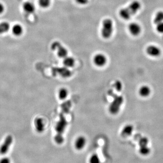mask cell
Wrapping results in <instances>:
<instances>
[{"mask_svg": "<svg viewBox=\"0 0 163 163\" xmlns=\"http://www.w3.org/2000/svg\"><path fill=\"white\" fill-rule=\"evenodd\" d=\"M141 4L137 0L132 1L127 7L123 8L119 11V15L121 17L125 20L130 19L133 15H135L140 10Z\"/></svg>", "mask_w": 163, "mask_h": 163, "instance_id": "obj_1", "label": "cell"}, {"mask_svg": "<svg viewBox=\"0 0 163 163\" xmlns=\"http://www.w3.org/2000/svg\"><path fill=\"white\" fill-rule=\"evenodd\" d=\"M102 25L101 31L102 37L105 39L110 38L113 33V21L111 19H106L103 21Z\"/></svg>", "mask_w": 163, "mask_h": 163, "instance_id": "obj_2", "label": "cell"}, {"mask_svg": "<svg viewBox=\"0 0 163 163\" xmlns=\"http://www.w3.org/2000/svg\"><path fill=\"white\" fill-rule=\"evenodd\" d=\"M124 99L121 96L116 95L114 99L109 107V111L111 114L115 115L119 112L122 104H123Z\"/></svg>", "mask_w": 163, "mask_h": 163, "instance_id": "obj_3", "label": "cell"}, {"mask_svg": "<svg viewBox=\"0 0 163 163\" xmlns=\"http://www.w3.org/2000/svg\"><path fill=\"white\" fill-rule=\"evenodd\" d=\"M51 47L52 50H56L57 55L60 58L64 59L67 56L68 54L67 49L60 42H54L51 44Z\"/></svg>", "mask_w": 163, "mask_h": 163, "instance_id": "obj_4", "label": "cell"}, {"mask_svg": "<svg viewBox=\"0 0 163 163\" xmlns=\"http://www.w3.org/2000/svg\"><path fill=\"white\" fill-rule=\"evenodd\" d=\"M93 62L96 66L103 67L107 64L108 59L105 55L102 53H98L93 57Z\"/></svg>", "mask_w": 163, "mask_h": 163, "instance_id": "obj_5", "label": "cell"}, {"mask_svg": "<svg viewBox=\"0 0 163 163\" xmlns=\"http://www.w3.org/2000/svg\"><path fill=\"white\" fill-rule=\"evenodd\" d=\"M13 140V139L12 135H9L7 136L3 144L0 146L1 154L4 155L8 152L11 145L12 144Z\"/></svg>", "mask_w": 163, "mask_h": 163, "instance_id": "obj_6", "label": "cell"}, {"mask_svg": "<svg viewBox=\"0 0 163 163\" xmlns=\"http://www.w3.org/2000/svg\"><path fill=\"white\" fill-rule=\"evenodd\" d=\"M128 30L132 36H139L141 33L142 29L141 26L138 23L136 22H132L129 24L128 26Z\"/></svg>", "mask_w": 163, "mask_h": 163, "instance_id": "obj_7", "label": "cell"}, {"mask_svg": "<svg viewBox=\"0 0 163 163\" xmlns=\"http://www.w3.org/2000/svg\"><path fill=\"white\" fill-rule=\"evenodd\" d=\"M146 52L148 55L153 57H157L161 54V49L154 45H150L147 47Z\"/></svg>", "mask_w": 163, "mask_h": 163, "instance_id": "obj_8", "label": "cell"}, {"mask_svg": "<svg viewBox=\"0 0 163 163\" xmlns=\"http://www.w3.org/2000/svg\"><path fill=\"white\" fill-rule=\"evenodd\" d=\"M87 143L86 138L83 135H79L78 136L74 142V146L75 149L78 151L83 150Z\"/></svg>", "mask_w": 163, "mask_h": 163, "instance_id": "obj_9", "label": "cell"}, {"mask_svg": "<svg viewBox=\"0 0 163 163\" xmlns=\"http://www.w3.org/2000/svg\"><path fill=\"white\" fill-rule=\"evenodd\" d=\"M35 128L36 130L39 133H41L44 132L45 129V124L44 121L41 117H37L34 121Z\"/></svg>", "mask_w": 163, "mask_h": 163, "instance_id": "obj_10", "label": "cell"}, {"mask_svg": "<svg viewBox=\"0 0 163 163\" xmlns=\"http://www.w3.org/2000/svg\"><path fill=\"white\" fill-rule=\"evenodd\" d=\"M23 9L24 12L29 15L32 14L36 11L35 5L30 1H26L23 4Z\"/></svg>", "mask_w": 163, "mask_h": 163, "instance_id": "obj_11", "label": "cell"}, {"mask_svg": "<svg viewBox=\"0 0 163 163\" xmlns=\"http://www.w3.org/2000/svg\"><path fill=\"white\" fill-rule=\"evenodd\" d=\"M66 124V121L65 118L63 117H61L60 121L58 122L56 127V130L57 134L63 135V133L64 132Z\"/></svg>", "mask_w": 163, "mask_h": 163, "instance_id": "obj_12", "label": "cell"}, {"mask_svg": "<svg viewBox=\"0 0 163 163\" xmlns=\"http://www.w3.org/2000/svg\"><path fill=\"white\" fill-rule=\"evenodd\" d=\"M134 127L130 124H127L124 126L121 132V135L123 137H127L130 136L133 132Z\"/></svg>", "mask_w": 163, "mask_h": 163, "instance_id": "obj_13", "label": "cell"}, {"mask_svg": "<svg viewBox=\"0 0 163 163\" xmlns=\"http://www.w3.org/2000/svg\"><path fill=\"white\" fill-rule=\"evenodd\" d=\"M12 34L16 36H20L23 34V29L22 25L19 24H16L12 27Z\"/></svg>", "mask_w": 163, "mask_h": 163, "instance_id": "obj_14", "label": "cell"}, {"mask_svg": "<svg viewBox=\"0 0 163 163\" xmlns=\"http://www.w3.org/2000/svg\"><path fill=\"white\" fill-rule=\"evenodd\" d=\"M151 92V88L146 85H143L140 88L139 93L142 97H148Z\"/></svg>", "mask_w": 163, "mask_h": 163, "instance_id": "obj_15", "label": "cell"}, {"mask_svg": "<svg viewBox=\"0 0 163 163\" xmlns=\"http://www.w3.org/2000/svg\"><path fill=\"white\" fill-rule=\"evenodd\" d=\"M75 61L72 57H66L63 59V64L66 68H72L75 65Z\"/></svg>", "mask_w": 163, "mask_h": 163, "instance_id": "obj_16", "label": "cell"}, {"mask_svg": "<svg viewBox=\"0 0 163 163\" xmlns=\"http://www.w3.org/2000/svg\"><path fill=\"white\" fill-rule=\"evenodd\" d=\"M68 95V89L65 87H61L58 91V98L61 100H64L66 99Z\"/></svg>", "mask_w": 163, "mask_h": 163, "instance_id": "obj_17", "label": "cell"}, {"mask_svg": "<svg viewBox=\"0 0 163 163\" xmlns=\"http://www.w3.org/2000/svg\"><path fill=\"white\" fill-rule=\"evenodd\" d=\"M10 29V25L7 22H2L0 23V35L7 32Z\"/></svg>", "mask_w": 163, "mask_h": 163, "instance_id": "obj_18", "label": "cell"}, {"mask_svg": "<svg viewBox=\"0 0 163 163\" xmlns=\"http://www.w3.org/2000/svg\"><path fill=\"white\" fill-rule=\"evenodd\" d=\"M153 21L156 25L163 22V11H159L156 13Z\"/></svg>", "mask_w": 163, "mask_h": 163, "instance_id": "obj_19", "label": "cell"}, {"mask_svg": "<svg viewBox=\"0 0 163 163\" xmlns=\"http://www.w3.org/2000/svg\"><path fill=\"white\" fill-rule=\"evenodd\" d=\"M51 0H38V3L41 7L46 9L51 5Z\"/></svg>", "mask_w": 163, "mask_h": 163, "instance_id": "obj_20", "label": "cell"}, {"mask_svg": "<svg viewBox=\"0 0 163 163\" xmlns=\"http://www.w3.org/2000/svg\"><path fill=\"white\" fill-rule=\"evenodd\" d=\"M139 152L143 156H147L151 152V149L148 146L140 147Z\"/></svg>", "mask_w": 163, "mask_h": 163, "instance_id": "obj_21", "label": "cell"}, {"mask_svg": "<svg viewBox=\"0 0 163 163\" xmlns=\"http://www.w3.org/2000/svg\"><path fill=\"white\" fill-rule=\"evenodd\" d=\"M60 73L61 77L67 78V77H69L71 75V72L67 69V68H60Z\"/></svg>", "mask_w": 163, "mask_h": 163, "instance_id": "obj_22", "label": "cell"}, {"mask_svg": "<svg viewBox=\"0 0 163 163\" xmlns=\"http://www.w3.org/2000/svg\"><path fill=\"white\" fill-rule=\"evenodd\" d=\"M89 163H101L100 158L98 154H93L91 156L89 159Z\"/></svg>", "mask_w": 163, "mask_h": 163, "instance_id": "obj_23", "label": "cell"}, {"mask_svg": "<svg viewBox=\"0 0 163 163\" xmlns=\"http://www.w3.org/2000/svg\"><path fill=\"white\" fill-rule=\"evenodd\" d=\"M149 139L146 137H141L139 140V145L140 147L148 146Z\"/></svg>", "mask_w": 163, "mask_h": 163, "instance_id": "obj_24", "label": "cell"}, {"mask_svg": "<svg viewBox=\"0 0 163 163\" xmlns=\"http://www.w3.org/2000/svg\"><path fill=\"white\" fill-rule=\"evenodd\" d=\"M55 141L56 143L59 145L63 144L64 142V138L63 136V135L57 134L56 135L55 137Z\"/></svg>", "mask_w": 163, "mask_h": 163, "instance_id": "obj_25", "label": "cell"}, {"mask_svg": "<svg viewBox=\"0 0 163 163\" xmlns=\"http://www.w3.org/2000/svg\"><path fill=\"white\" fill-rule=\"evenodd\" d=\"M114 87L117 92H121L122 89V84L120 81L116 80L114 83Z\"/></svg>", "mask_w": 163, "mask_h": 163, "instance_id": "obj_26", "label": "cell"}, {"mask_svg": "<svg viewBox=\"0 0 163 163\" xmlns=\"http://www.w3.org/2000/svg\"><path fill=\"white\" fill-rule=\"evenodd\" d=\"M156 25V30L160 34H163V22L159 23Z\"/></svg>", "mask_w": 163, "mask_h": 163, "instance_id": "obj_27", "label": "cell"}, {"mask_svg": "<svg viewBox=\"0 0 163 163\" xmlns=\"http://www.w3.org/2000/svg\"><path fill=\"white\" fill-rule=\"evenodd\" d=\"M10 159L8 157H3L0 159V163H11Z\"/></svg>", "mask_w": 163, "mask_h": 163, "instance_id": "obj_28", "label": "cell"}, {"mask_svg": "<svg viewBox=\"0 0 163 163\" xmlns=\"http://www.w3.org/2000/svg\"><path fill=\"white\" fill-rule=\"evenodd\" d=\"M77 3L81 5H84L87 4L88 0H75Z\"/></svg>", "mask_w": 163, "mask_h": 163, "instance_id": "obj_29", "label": "cell"}, {"mask_svg": "<svg viewBox=\"0 0 163 163\" xmlns=\"http://www.w3.org/2000/svg\"><path fill=\"white\" fill-rule=\"evenodd\" d=\"M5 10V6L2 3L0 2V15L3 14Z\"/></svg>", "mask_w": 163, "mask_h": 163, "instance_id": "obj_30", "label": "cell"}]
</instances>
